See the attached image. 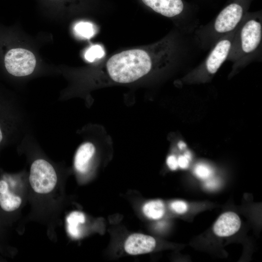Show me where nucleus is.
Here are the masks:
<instances>
[{
    "mask_svg": "<svg viewBox=\"0 0 262 262\" xmlns=\"http://www.w3.org/2000/svg\"><path fill=\"white\" fill-rule=\"evenodd\" d=\"M7 71L15 76H25L31 74L36 65V59L30 51L21 49L9 50L4 58Z\"/></svg>",
    "mask_w": 262,
    "mask_h": 262,
    "instance_id": "423d86ee",
    "label": "nucleus"
},
{
    "mask_svg": "<svg viewBox=\"0 0 262 262\" xmlns=\"http://www.w3.org/2000/svg\"><path fill=\"white\" fill-rule=\"evenodd\" d=\"M241 224L239 216L235 213L228 212L219 216L213 226V231L219 236H229L238 231Z\"/></svg>",
    "mask_w": 262,
    "mask_h": 262,
    "instance_id": "1a4fd4ad",
    "label": "nucleus"
},
{
    "mask_svg": "<svg viewBox=\"0 0 262 262\" xmlns=\"http://www.w3.org/2000/svg\"><path fill=\"white\" fill-rule=\"evenodd\" d=\"M29 180L34 193L46 196L56 188L58 178L55 169L49 162L38 159L31 164Z\"/></svg>",
    "mask_w": 262,
    "mask_h": 262,
    "instance_id": "39448f33",
    "label": "nucleus"
},
{
    "mask_svg": "<svg viewBox=\"0 0 262 262\" xmlns=\"http://www.w3.org/2000/svg\"><path fill=\"white\" fill-rule=\"evenodd\" d=\"M236 29L215 43L205 60L190 73L188 78L193 81H205L218 71L228 58Z\"/></svg>",
    "mask_w": 262,
    "mask_h": 262,
    "instance_id": "20e7f679",
    "label": "nucleus"
},
{
    "mask_svg": "<svg viewBox=\"0 0 262 262\" xmlns=\"http://www.w3.org/2000/svg\"><path fill=\"white\" fill-rule=\"evenodd\" d=\"M262 39L261 17L245 16L236 30L227 60L234 69L245 66L260 55Z\"/></svg>",
    "mask_w": 262,
    "mask_h": 262,
    "instance_id": "f03ea898",
    "label": "nucleus"
},
{
    "mask_svg": "<svg viewBox=\"0 0 262 262\" xmlns=\"http://www.w3.org/2000/svg\"><path fill=\"white\" fill-rule=\"evenodd\" d=\"M171 207L175 212L179 214L185 213L188 208L187 204L185 202L180 200L173 201L171 204Z\"/></svg>",
    "mask_w": 262,
    "mask_h": 262,
    "instance_id": "f3484780",
    "label": "nucleus"
},
{
    "mask_svg": "<svg viewBox=\"0 0 262 262\" xmlns=\"http://www.w3.org/2000/svg\"><path fill=\"white\" fill-rule=\"evenodd\" d=\"M178 147L180 149H183L186 147V144L183 142H180L178 144Z\"/></svg>",
    "mask_w": 262,
    "mask_h": 262,
    "instance_id": "4be33fe9",
    "label": "nucleus"
},
{
    "mask_svg": "<svg viewBox=\"0 0 262 262\" xmlns=\"http://www.w3.org/2000/svg\"><path fill=\"white\" fill-rule=\"evenodd\" d=\"M9 189L8 184L4 180H0V194L5 193Z\"/></svg>",
    "mask_w": 262,
    "mask_h": 262,
    "instance_id": "aec40b11",
    "label": "nucleus"
},
{
    "mask_svg": "<svg viewBox=\"0 0 262 262\" xmlns=\"http://www.w3.org/2000/svg\"><path fill=\"white\" fill-rule=\"evenodd\" d=\"M84 214L80 212L71 213L66 218L67 229L69 234L72 237L77 238L80 236V226L85 222Z\"/></svg>",
    "mask_w": 262,
    "mask_h": 262,
    "instance_id": "f8f14e48",
    "label": "nucleus"
},
{
    "mask_svg": "<svg viewBox=\"0 0 262 262\" xmlns=\"http://www.w3.org/2000/svg\"><path fill=\"white\" fill-rule=\"evenodd\" d=\"M195 173L198 178L206 179L212 176L213 170L206 164H198L196 165L195 168Z\"/></svg>",
    "mask_w": 262,
    "mask_h": 262,
    "instance_id": "dca6fc26",
    "label": "nucleus"
},
{
    "mask_svg": "<svg viewBox=\"0 0 262 262\" xmlns=\"http://www.w3.org/2000/svg\"><path fill=\"white\" fill-rule=\"evenodd\" d=\"M155 12L167 17H177L182 13L184 4L182 0H142Z\"/></svg>",
    "mask_w": 262,
    "mask_h": 262,
    "instance_id": "6e6552de",
    "label": "nucleus"
},
{
    "mask_svg": "<svg viewBox=\"0 0 262 262\" xmlns=\"http://www.w3.org/2000/svg\"><path fill=\"white\" fill-rule=\"evenodd\" d=\"M155 246L156 241L152 236L141 233H134L127 239L124 249L129 254L138 255L151 252Z\"/></svg>",
    "mask_w": 262,
    "mask_h": 262,
    "instance_id": "0eeeda50",
    "label": "nucleus"
},
{
    "mask_svg": "<svg viewBox=\"0 0 262 262\" xmlns=\"http://www.w3.org/2000/svg\"><path fill=\"white\" fill-rule=\"evenodd\" d=\"M2 138H3L2 132L0 128V143L1 142Z\"/></svg>",
    "mask_w": 262,
    "mask_h": 262,
    "instance_id": "5701e85b",
    "label": "nucleus"
},
{
    "mask_svg": "<svg viewBox=\"0 0 262 262\" xmlns=\"http://www.w3.org/2000/svg\"><path fill=\"white\" fill-rule=\"evenodd\" d=\"M242 5L232 3L224 8L214 20L196 31V39L204 49H211L223 36L233 32L245 16Z\"/></svg>",
    "mask_w": 262,
    "mask_h": 262,
    "instance_id": "7ed1b4c3",
    "label": "nucleus"
},
{
    "mask_svg": "<svg viewBox=\"0 0 262 262\" xmlns=\"http://www.w3.org/2000/svg\"><path fill=\"white\" fill-rule=\"evenodd\" d=\"M217 184H218L217 181L214 180H209V181L207 182L205 185L208 188H214L217 187Z\"/></svg>",
    "mask_w": 262,
    "mask_h": 262,
    "instance_id": "412c9836",
    "label": "nucleus"
},
{
    "mask_svg": "<svg viewBox=\"0 0 262 262\" xmlns=\"http://www.w3.org/2000/svg\"><path fill=\"white\" fill-rule=\"evenodd\" d=\"M191 159V154L187 152L184 155L179 157L178 160V166L183 169H185L188 167L189 161Z\"/></svg>",
    "mask_w": 262,
    "mask_h": 262,
    "instance_id": "a211bd4d",
    "label": "nucleus"
},
{
    "mask_svg": "<svg viewBox=\"0 0 262 262\" xmlns=\"http://www.w3.org/2000/svg\"><path fill=\"white\" fill-rule=\"evenodd\" d=\"M177 49L175 40L166 37L146 48L127 49L113 55L107 61L106 69L114 82H132L153 70L167 66L174 60Z\"/></svg>",
    "mask_w": 262,
    "mask_h": 262,
    "instance_id": "f257e3e1",
    "label": "nucleus"
},
{
    "mask_svg": "<svg viewBox=\"0 0 262 262\" xmlns=\"http://www.w3.org/2000/svg\"><path fill=\"white\" fill-rule=\"evenodd\" d=\"M95 152V146L91 143L86 142L79 147L74 158V166L78 172L83 173L87 171Z\"/></svg>",
    "mask_w": 262,
    "mask_h": 262,
    "instance_id": "9d476101",
    "label": "nucleus"
},
{
    "mask_svg": "<svg viewBox=\"0 0 262 262\" xmlns=\"http://www.w3.org/2000/svg\"><path fill=\"white\" fill-rule=\"evenodd\" d=\"M143 212L144 214L149 218L159 219L164 214V205L160 200H152L143 206Z\"/></svg>",
    "mask_w": 262,
    "mask_h": 262,
    "instance_id": "ddd939ff",
    "label": "nucleus"
},
{
    "mask_svg": "<svg viewBox=\"0 0 262 262\" xmlns=\"http://www.w3.org/2000/svg\"><path fill=\"white\" fill-rule=\"evenodd\" d=\"M75 31L79 36L90 38L95 33V30L93 25L87 22H81L76 25Z\"/></svg>",
    "mask_w": 262,
    "mask_h": 262,
    "instance_id": "4468645a",
    "label": "nucleus"
},
{
    "mask_svg": "<svg viewBox=\"0 0 262 262\" xmlns=\"http://www.w3.org/2000/svg\"><path fill=\"white\" fill-rule=\"evenodd\" d=\"M166 163L169 168L172 170L177 169L178 167V160L174 155H170L168 157Z\"/></svg>",
    "mask_w": 262,
    "mask_h": 262,
    "instance_id": "6ab92c4d",
    "label": "nucleus"
},
{
    "mask_svg": "<svg viewBox=\"0 0 262 262\" xmlns=\"http://www.w3.org/2000/svg\"><path fill=\"white\" fill-rule=\"evenodd\" d=\"M22 197L10 191L0 194V206L6 212H11L17 210L21 205Z\"/></svg>",
    "mask_w": 262,
    "mask_h": 262,
    "instance_id": "9b49d317",
    "label": "nucleus"
},
{
    "mask_svg": "<svg viewBox=\"0 0 262 262\" xmlns=\"http://www.w3.org/2000/svg\"><path fill=\"white\" fill-rule=\"evenodd\" d=\"M104 55L103 48L98 45L91 46L86 51L84 57L89 62H93L96 59L100 58Z\"/></svg>",
    "mask_w": 262,
    "mask_h": 262,
    "instance_id": "2eb2a0df",
    "label": "nucleus"
}]
</instances>
